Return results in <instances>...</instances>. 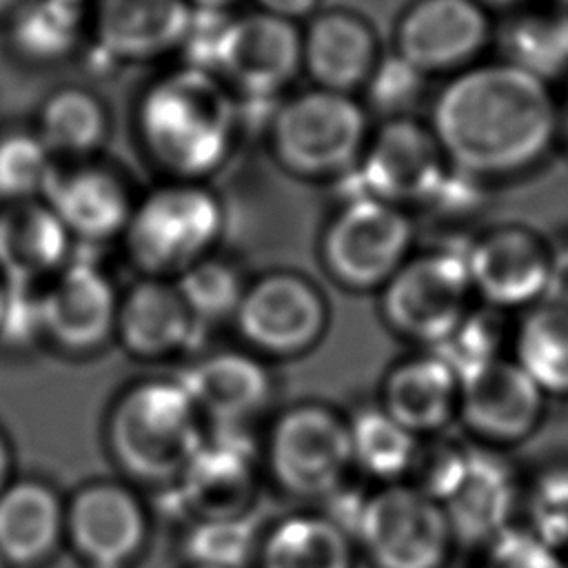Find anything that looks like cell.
<instances>
[{
  "mask_svg": "<svg viewBox=\"0 0 568 568\" xmlns=\"http://www.w3.org/2000/svg\"><path fill=\"white\" fill-rule=\"evenodd\" d=\"M521 528L564 552L568 548V464L546 466L521 484Z\"/></svg>",
  "mask_w": 568,
  "mask_h": 568,
  "instance_id": "cell-36",
  "label": "cell"
},
{
  "mask_svg": "<svg viewBox=\"0 0 568 568\" xmlns=\"http://www.w3.org/2000/svg\"><path fill=\"white\" fill-rule=\"evenodd\" d=\"M546 399L513 357H499L459 379L457 419L481 446L504 450L539 428Z\"/></svg>",
  "mask_w": 568,
  "mask_h": 568,
  "instance_id": "cell-16",
  "label": "cell"
},
{
  "mask_svg": "<svg viewBox=\"0 0 568 568\" xmlns=\"http://www.w3.org/2000/svg\"><path fill=\"white\" fill-rule=\"evenodd\" d=\"M175 286L197 324L235 315L244 295L235 266L215 255H206L184 268L175 277Z\"/></svg>",
  "mask_w": 568,
  "mask_h": 568,
  "instance_id": "cell-37",
  "label": "cell"
},
{
  "mask_svg": "<svg viewBox=\"0 0 568 568\" xmlns=\"http://www.w3.org/2000/svg\"><path fill=\"white\" fill-rule=\"evenodd\" d=\"M550 11L559 18V22L568 29V0H552Z\"/></svg>",
  "mask_w": 568,
  "mask_h": 568,
  "instance_id": "cell-48",
  "label": "cell"
},
{
  "mask_svg": "<svg viewBox=\"0 0 568 568\" xmlns=\"http://www.w3.org/2000/svg\"><path fill=\"white\" fill-rule=\"evenodd\" d=\"M510 346V357L546 397L568 399V306L541 300L524 308Z\"/></svg>",
  "mask_w": 568,
  "mask_h": 568,
  "instance_id": "cell-30",
  "label": "cell"
},
{
  "mask_svg": "<svg viewBox=\"0 0 568 568\" xmlns=\"http://www.w3.org/2000/svg\"><path fill=\"white\" fill-rule=\"evenodd\" d=\"M193 9H209V11H231L240 0H186Z\"/></svg>",
  "mask_w": 568,
  "mask_h": 568,
  "instance_id": "cell-45",
  "label": "cell"
},
{
  "mask_svg": "<svg viewBox=\"0 0 568 568\" xmlns=\"http://www.w3.org/2000/svg\"><path fill=\"white\" fill-rule=\"evenodd\" d=\"M200 419L180 379L140 382L124 390L109 413V453L135 481L173 484L206 437Z\"/></svg>",
  "mask_w": 568,
  "mask_h": 568,
  "instance_id": "cell-3",
  "label": "cell"
},
{
  "mask_svg": "<svg viewBox=\"0 0 568 568\" xmlns=\"http://www.w3.org/2000/svg\"><path fill=\"white\" fill-rule=\"evenodd\" d=\"M27 0H0V18L9 20Z\"/></svg>",
  "mask_w": 568,
  "mask_h": 568,
  "instance_id": "cell-47",
  "label": "cell"
},
{
  "mask_svg": "<svg viewBox=\"0 0 568 568\" xmlns=\"http://www.w3.org/2000/svg\"><path fill=\"white\" fill-rule=\"evenodd\" d=\"M58 169L33 126H13L0 133V202L42 200Z\"/></svg>",
  "mask_w": 568,
  "mask_h": 568,
  "instance_id": "cell-34",
  "label": "cell"
},
{
  "mask_svg": "<svg viewBox=\"0 0 568 568\" xmlns=\"http://www.w3.org/2000/svg\"><path fill=\"white\" fill-rule=\"evenodd\" d=\"M415 226L406 209L373 195L346 197L320 237L328 275L346 288H382L410 257Z\"/></svg>",
  "mask_w": 568,
  "mask_h": 568,
  "instance_id": "cell-6",
  "label": "cell"
},
{
  "mask_svg": "<svg viewBox=\"0 0 568 568\" xmlns=\"http://www.w3.org/2000/svg\"><path fill=\"white\" fill-rule=\"evenodd\" d=\"M64 537V504L38 479L9 481L0 493V557L7 566H36Z\"/></svg>",
  "mask_w": 568,
  "mask_h": 568,
  "instance_id": "cell-27",
  "label": "cell"
},
{
  "mask_svg": "<svg viewBox=\"0 0 568 568\" xmlns=\"http://www.w3.org/2000/svg\"><path fill=\"white\" fill-rule=\"evenodd\" d=\"M4 304H7V284L0 277V322H2V315H4Z\"/></svg>",
  "mask_w": 568,
  "mask_h": 568,
  "instance_id": "cell-50",
  "label": "cell"
},
{
  "mask_svg": "<svg viewBox=\"0 0 568 568\" xmlns=\"http://www.w3.org/2000/svg\"><path fill=\"white\" fill-rule=\"evenodd\" d=\"M222 226V200L206 182L164 180L138 195L122 240L146 277L169 280L211 255Z\"/></svg>",
  "mask_w": 568,
  "mask_h": 568,
  "instance_id": "cell-5",
  "label": "cell"
},
{
  "mask_svg": "<svg viewBox=\"0 0 568 568\" xmlns=\"http://www.w3.org/2000/svg\"><path fill=\"white\" fill-rule=\"evenodd\" d=\"M475 568H568L564 552L539 541L521 526H513L479 548Z\"/></svg>",
  "mask_w": 568,
  "mask_h": 568,
  "instance_id": "cell-40",
  "label": "cell"
},
{
  "mask_svg": "<svg viewBox=\"0 0 568 568\" xmlns=\"http://www.w3.org/2000/svg\"><path fill=\"white\" fill-rule=\"evenodd\" d=\"M320 4L322 0H255V9L291 22L308 20L320 11Z\"/></svg>",
  "mask_w": 568,
  "mask_h": 568,
  "instance_id": "cell-43",
  "label": "cell"
},
{
  "mask_svg": "<svg viewBox=\"0 0 568 568\" xmlns=\"http://www.w3.org/2000/svg\"><path fill=\"white\" fill-rule=\"evenodd\" d=\"M73 240L104 242L124 233L138 195L113 164L93 158L60 164L42 197Z\"/></svg>",
  "mask_w": 568,
  "mask_h": 568,
  "instance_id": "cell-19",
  "label": "cell"
},
{
  "mask_svg": "<svg viewBox=\"0 0 568 568\" xmlns=\"http://www.w3.org/2000/svg\"><path fill=\"white\" fill-rule=\"evenodd\" d=\"M510 335L513 331H508L506 313L479 304L473 306L453 333L430 351L439 355L459 379H464L490 362L506 357L504 346Z\"/></svg>",
  "mask_w": 568,
  "mask_h": 568,
  "instance_id": "cell-35",
  "label": "cell"
},
{
  "mask_svg": "<svg viewBox=\"0 0 568 568\" xmlns=\"http://www.w3.org/2000/svg\"><path fill=\"white\" fill-rule=\"evenodd\" d=\"M453 166L428 122L415 115L382 120L368 135L364 153L351 173L355 195H373L406 209L430 204Z\"/></svg>",
  "mask_w": 568,
  "mask_h": 568,
  "instance_id": "cell-9",
  "label": "cell"
},
{
  "mask_svg": "<svg viewBox=\"0 0 568 568\" xmlns=\"http://www.w3.org/2000/svg\"><path fill=\"white\" fill-rule=\"evenodd\" d=\"M0 568H7V561L0 557Z\"/></svg>",
  "mask_w": 568,
  "mask_h": 568,
  "instance_id": "cell-52",
  "label": "cell"
},
{
  "mask_svg": "<svg viewBox=\"0 0 568 568\" xmlns=\"http://www.w3.org/2000/svg\"><path fill=\"white\" fill-rule=\"evenodd\" d=\"M73 237L44 200L0 206V277L11 286L53 280L67 264Z\"/></svg>",
  "mask_w": 568,
  "mask_h": 568,
  "instance_id": "cell-23",
  "label": "cell"
},
{
  "mask_svg": "<svg viewBox=\"0 0 568 568\" xmlns=\"http://www.w3.org/2000/svg\"><path fill=\"white\" fill-rule=\"evenodd\" d=\"M7 22L13 53L33 67L62 64L89 40L87 4L75 0H27Z\"/></svg>",
  "mask_w": 568,
  "mask_h": 568,
  "instance_id": "cell-29",
  "label": "cell"
},
{
  "mask_svg": "<svg viewBox=\"0 0 568 568\" xmlns=\"http://www.w3.org/2000/svg\"><path fill=\"white\" fill-rule=\"evenodd\" d=\"M302 71V27L253 9L231 13L213 73L244 100H277Z\"/></svg>",
  "mask_w": 568,
  "mask_h": 568,
  "instance_id": "cell-11",
  "label": "cell"
},
{
  "mask_svg": "<svg viewBox=\"0 0 568 568\" xmlns=\"http://www.w3.org/2000/svg\"><path fill=\"white\" fill-rule=\"evenodd\" d=\"M31 126L51 155L69 164L100 158L111 133V115L93 89L62 84L42 98Z\"/></svg>",
  "mask_w": 568,
  "mask_h": 568,
  "instance_id": "cell-28",
  "label": "cell"
},
{
  "mask_svg": "<svg viewBox=\"0 0 568 568\" xmlns=\"http://www.w3.org/2000/svg\"><path fill=\"white\" fill-rule=\"evenodd\" d=\"M255 532L251 515L197 521L186 537L189 561L213 568H242L253 555Z\"/></svg>",
  "mask_w": 568,
  "mask_h": 568,
  "instance_id": "cell-38",
  "label": "cell"
},
{
  "mask_svg": "<svg viewBox=\"0 0 568 568\" xmlns=\"http://www.w3.org/2000/svg\"><path fill=\"white\" fill-rule=\"evenodd\" d=\"M373 24L351 9H320L302 27V71L313 87L362 91L382 58Z\"/></svg>",
  "mask_w": 568,
  "mask_h": 568,
  "instance_id": "cell-21",
  "label": "cell"
},
{
  "mask_svg": "<svg viewBox=\"0 0 568 568\" xmlns=\"http://www.w3.org/2000/svg\"><path fill=\"white\" fill-rule=\"evenodd\" d=\"M499 42L504 62L544 82L568 69V29L550 9L519 13L504 27Z\"/></svg>",
  "mask_w": 568,
  "mask_h": 568,
  "instance_id": "cell-33",
  "label": "cell"
},
{
  "mask_svg": "<svg viewBox=\"0 0 568 568\" xmlns=\"http://www.w3.org/2000/svg\"><path fill=\"white\" fill-rule=\"evenodd\" d=\"M75 2H82V4H89L91 0H75Z\"/></svg>",
  "mask_w": 568,
  "mask_h": 568,
  "instance_id": "cell-53",
  "label": "cell"
},
{
  "mask_svg": "<svg viewBox=\"0 0 568 568\" xmlns=\"http://www.w3.org/2000/svg\"><path fill=\"white\" fill-rule=\"evenodd\" d=\"M9 473H11V450L4 435L0 433V493L9 486Z\"/></svg>",
  "mask_w": 568,
  "mask_h": 568,
  "instance_id": "cell-44",
  "label": "cell"
},
{
  "mask_svg": "<svg viewBox=\"0 0 568 568\" xmlns=\"http://www.w3.org/2000/svg\"><path fill=\"white\" fill-rule=\"evenodd\" d=\"M189 568H213V566H200V564H191Z\"/></svg>",
  "mask_w": 568,
  "mask_h": 568,
  "instance_id": "cell-51",
  "label": "cell"
},
{
  "mask_svg": "<svg viewBox=\"0 0 568 568\" xmlns=\"http://www.w3.org/2000/svg\"><path fill=\"white\" fill-rule=\"evenodd\" d=\"M133 129L164 180L206 182L235 151L242 133L237 95L206 69L178 64L138 95Z\"/></svg>",
  "mask_w": 568,
  "mask_h": 568,
  "instance_id": "cell-2",
  "label": "cell"
},
{
  "mask_svg": "<svg viewBox=\"0 0 568 568\" xmlns=\"http://www.w3.org/2000/svg\"><path fill=\"white\" fill-rule=\"evenodd\" d=\"M430 437L433 444L417 448V457L410 473H415L417 479L413 486H417L422 493L442 504L464 473L468 448L453 439H442L437 435Z\"/></svg>",
  "mask_w": 568,
  "mask_h": 568,
  "instance_id": "cell-41",
  "label": "cell"
},
{
  "mask_svg": "<svg viewBox=\"0 0 568 568\" xmlns=\"http://www.w3.org/2000/svg\"><path fill=\"white\" fill-rule=\"evenodd\" d=\"M186 0H91L82 53L104 64H146L180 53L191 24Z\"/></svg>",
  "mask_w": 568,
  "mask_h": 568,
  "instance_id": "cell-13",
  "label": "cell"
},
{
  "mask_svg": "<svg viewBox=\"0 0 568 568\" xmlns=\"http://www.w3.org/2000/svg\"><path fill=\"white\" fill-rule=\"evenodd\" d=\"M266 462L282 490L331 497L353 466L348 422L320 404L293 406L271 428Z\"/></svg>",
  "mask_w": 568,
  "mask_h": 568,
  "instance_id": "cell-10",
  "label": "cell"
},
{
  "mask_svg": "<svg viewBox=\"0 0 568 568\" xmlns=\"http://www.w3.org/2000/svg\"><path fill=\"white\" fill-rule=\"evenodd\" d=\"M521 477L508 457L488 446L468 448L464 473L442 501L455 544L484 548L515 526Z\"/></svg>",
  "mask_w": 568,
  "mask_h": 568,
  "instance_id": "cell-18",
  "label": "cell"
},
{
  "mask_svg": "<svg viewBox=\"0 0 568 568\" xmlns=\"http://www.w3.org/2000/svg\"><path fill=\"white\" fill-rule=\"evenodd\" d=\"M178 379L200 415L217 428H237L260 413L271 397L266 368L237 351L213 353Z\"/></svg>",
  "mask_w": 568,
  "mask_h": 568,
  "instance_id": "cell-25",
  "label": "cell"
},
{
  "mask_svg": "<svg viewBox=\"0 0 568 568\" xmlns=\"http://www.w3.org/2000/svg\"><path fill=\"white\" fill-rule=\"evenodd\" d=\"M260 568H353V537L328 515L282 519L260 546Z\"/></svg>",
  "mask_w": 568,
  "mask_h": 568,
  "instance_id": "cell-31",
  "label": "cell"
},
{
  "mask_svg": "<svg viewBox=\"0 0 568 568\" xmlns=\"http://www.w3.org/2000/svg\"><path fill=\"white\" fill-rule=\"evenodd\" d=\"M215 437H204L180 475V497L184 506L204 519H231L248 515L255 497V466L251 448L233 437L226 428H217Z\"/></svg>",
  "mask_w": 568,
  "mask_h": 568,
  "instance_id": "cell-22",
  "label": "cell"
},
{
  "mask_svg": "<svg viewBox=\"0 0 568 568\" xmlns=\"http://www.w3.org/2000/svg\"><path fill=\"white\" fill-rule=\"evenodd\" d=\"M544 300L568 306V244L561 248H552L550 275Z\"/></svg>",
  "mask_w": 568,
  "mask_h": 568,
  "instance_id": "cell-42",
  "label": "cell"
},
{
  "mask_svg": "<svg viewBox=\"0 0 568 568\" xmlns=\"http://www.w3.org/2000/svg\"><path fill=\"white\" fill-rule=\"evenodd\" d=\"M326 302L317 286L291 271H275L248 288L235 311L242 337L268 355L308 351L326 328Z\"/></svg>",
  "mask_w": 568,
  "mask_h": 568,
  "instance_id": "cell-14",
  "label": "cell"
},
{
  "mask_svg": "<svg viewBox=\"0 0 568 568\" xmlns=\"http://www.w3.org/2000/svg\"><path fill=\"white\" fill-rule=\"evenodd\" d=\"M197 322L175 282L144 277L120 300L115 335L140 359H160L184 351L195 339Z\"/></svg>",
  "mask_w": 568,
  "mask_h": 568,
  "instance_id": "cell-24",
  "label": "cell"
},
{
  "mask_svg": "<svg viewBox=\"0 0 568 568\" xmlns=\"http://www.w3.org/2000/svg\"><path fill=\"white\" fill-rule=\"evenodd\" d=\"M355 537L375 568H446L455 546L442 504L397 481L364 499Z\"/></svg>",
  "mask_w": 568,
  "mask_h": 568,
  "instance_id": "cell-8",
  "label": "cell"
},
{
  "mask_svg": "<svg viewBox=\"0 0 568 568\" xmlns=\"http://www.w3.org/2000/svg\"><path fill=\"white\" fill-rule=\"evenodd\" d=\"M371 131V113L357 95L311 87L280 98L266 140L288 175L320 182L353 173Z\"/></svg>",
  "mask_w": 568,
  "mask_h": 568,
  "instance_id": "cell-4",
  "label": "cell"
},
{
  "mask_svg": "<svg viewBox=\"0 0 568 568\" xmlns=\"http://www.w3.org/2000/svg\"><path fill=\"white\" fill-rule=\"evenodd\" d=\"M464 248L410 255L382 286V315L399 335L437 346L473 308Z\"/></svg>",
  "mask_w": 568,
  "mask_h": 568,
  "instance_id": "cell-7",
  "label": "cell"
},
{
  "mask_svg": "<svg viewBox=\"0 0 568 568\" xmlns=\"http://www.w3.org/2000/svg\"><path fill=\"white\" fill-rule=\"evenodd\" d=\"M353 464L364 473L393 484L410 473L419 437L406 430L382 406L364 408L348 422Z\"/></svg>",
  "mask_w": 568,
  "mask_h": 568,
  "instance_id": "cell-32",
  "label": "cell"
},
{
  "mask_svg": "<svg viewBox=\"0 0 568 568\" xmlns=\"http://www.w3.org/2000/svg\"><path fill=\"white\" fill-rule=\"evenodd\" d=\"M42 331L64 351L89 353L115 335L120 300L93 264L69 262L40 297Z\"/></svg>",
  "mask_w": 568,
  "mask_h": 568,
  "instance_id": "cell-20",
  "label": "cell"
},
{
  "mask_svg": "<svg viewBox=\"0 0 568 568\" xmlns=\"http://www.w3.org/2000/svg\"><path fill=\"white\" fill-rule=\"evenodd\" d=\"M428 124L455 171L486 180L524 171L548 153L559 135V104L544 80L497 60L453 73Z\"/></svg>",
  "mask_w": 568,
  "mask_h": 568,
  "instance_id": "cell-1",
  "label": "cell"
},
{
  "mask_svg": "<svg viewBox=\"0 0 568 568\" xmlns=\"http://www.w3.org/2000/svg\"><path fill=\"white\" fill-rule=\"evenodd\" d=\"M459 377L433 351L399 362L384 379L382 408L415 437L439 435L457 419Z\"/></svg>",
  "mask_w": 568,
  "mask_h": 568,
  "instance_id": "cell-26",
  "label": "cell"
},
{
  "mask_svg": "<svg viewBox=\"0 0 568 568\" xmlns=\"http://www.w3.org/2000/svg\"><path fill=\"white\" fill-rule=\"evenodd\" d=\"M393 38V51L422 75H453L484 51L490 20L479 0H413L399 13Z\"/></svg>",
  "mask_w": 568,
  "mask_h": 568,
  "instance_id": "cell-15",
  "label": "cell"
},
{
  "mask_svg": "<svg viewBox=\"0 0 568 568\" xmlns=\"http://www.w3.org/2000/svg\"><path fill=\"white\" fill-rule=\"evenodd\" d=\"M473 295L481 304L513 311L544 300L552 246L524 224H497L464 248Z\"/></svg>",
  "mask_w": 568,
  "mask_h": 568,
  "instance_id": "cell-12",
  "label": "cell"
},
{
  "mask_svg": "<svg viewBox=\"0 0 568 568\" xmlns=\"http://www.w3.org/2000/svg\"><path fill=\"white\" fill-rule=\"evenodd\" d=\"M484 7H513V4H519V2H526V0H479Z\"/></svg>",
  "mask_w": 568,
  "mask_h": 568,
  "instance_id": "cell-49",
  "label": "cell"
},
{
  "mask_svg": "<svg viewBox=\"0 0 568 568\" xmlns=\"http://www.w3.org/2000/svg\"><path fill=\"white\" fill-rule=\"evenodd\" d=\"M557 104H559V133L568 142V84H566V91L561 95V102H557Z\"/></svg>",
  "mask_w": 568,
  "mask_h": 568,
  "instance_id": "cell-46",
  "label": "cell"
},
{
  "mask_svg": "<svg viewBox=\"0 0 568 568\" xmlns=\"http://www.w3.org/2000/svg\"><path fill=\"white\" fill-rule=\"evenodd\" d=\"M426 75H422L413 64H408L402 55L384 53L373 69L371 78L364 84V106L386 118L413 115L410 106L424 91Z\"/></svg>",
  "mask_w": 568,
  "mask_h": 568,
  "instance_id": "cell-39",
  "label": "cell"
},
{
  "mask_svg": "<svg viewBox=\"0 0 568 568\" xmlns=\"http://www.w3.org/2000/svg\"><path fill=\"white\" fill-rule=\"evenodd\" d=\"M64 537L91 568H122L144 546V506L122 484H87L64 506Z\"/></svg>",
  "mask_w": 568,
  "mask_h": 568,
  "instance_id": "cell-17",
  "label": "cell"
}]
</instances>
